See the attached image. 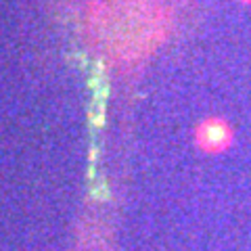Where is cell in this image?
Returning a JSON list of instances; mask_svg holds the SVG:
<instances>
[{"label":"cell","instance_id":"1","mask_svg":"<svg viewBox=\"0 0 251 251\" xmlns=\"http://www.w3.org/2000/svg\"><path fill=\"white\" fill-rule=\"evenodd\" d=\"M234 143V130L224 117L211 115L195 128V145L207 155H218L228 151Z\"/></svg>","mask_w":251,"mask_h":251},{"label":"cell","instance_id":"2","mask_svg":"<svg viewBox=\"0 0 251 251\" xmlns=\"http://www.w3.org/2000/svg\"><path fill=\"white\" fill-rule=\"evenodd\" d=\"M237 4L245 6V9H251V0H237Z\"/></svg>","mask_w":251,"mask_h":251}]
</instances>
